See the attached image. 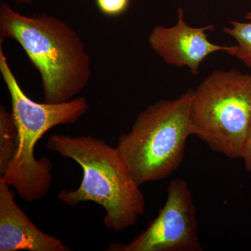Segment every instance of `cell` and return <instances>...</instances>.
<instances>
[{"label":"cell","instance_id":"1","mask_svg":"<svg viewBox=\"0 0 251 251\" xmlns=\"http://www.w3.org/2000/svg\"><path fill=\"white\" fill-rule=\"evenodd\" d=\"M46 148L76 162L83 177L75 191L64 189L59 201L71 206L94 202L105 210L107 228L120 232L135 226L145 211V196L117 148L91 135H51Z\"/></svg>","mask_w":251,"mask_h":251},{"label":"cell","instance_id":"2","mask_svg":"<svg viewBox=\"0 0 251 251\" xmlns=\"http://www.w3.org/2000/svg\"><path fill=\"white\" fill-rule=\"evenodd\" d=\"M6 38L17 41L40 74L45 103L69 101L88 85L90 55L78 34L62 20L23 16L1 1L0 45Z\"/></svg>","mask_w":251,"mask_h":251},{"label":"cell","instance_id":"3","mask_svg":"<svg viewBox=\"0 0 251 251\" xmlns=\"http://www.w3.org/2000/svg\"><path fill=\"white\" fill-rule=\"evenodd\" d=\"M0 72L11 96L12 114L18 129V148L7 171L0 176L27 202L43 199L52 183L49 158L36 159L34 148L48 130L56 126L75 123L90 108L87 99L77 97L62 103H40L25 94L0 47Z\"/></svg>","mask_w":251,"mask_h":251},{"label":"cell","instance_id":"4","mask_svg":"<svg viewBox=\"0 0 251 251\" xmlns=\"http://www.w3.org/2000/svg\"><path fill=\"white\" fill-rule=\"evenodd\" d=\"M193 92L149 105L119 138L117 148L140 186L166 179L181 166L186 142L196 133L190 114Z\"/></svg>","mask_w":251,"mask_h":251},{"label":"cell","instance_id":"5","mask_svg":"<svg viewBox=\"0 0 251 251\" xmlns=\"http://www.w3.org/2000/svg\"><path fill=\"white\" fill-rule=\"evenodd\" d=\"M190 114L198 138L216 152L241 158L251 125V75L214 71L193 90Z\"/></svg>","mask_w":251,"mask_h":251},{"label":"cell","instance_id":"6","mask_svg":"<svg viewBox=\"0 0 251 251\" xmlns=\"http://www.w3.org/2000/svg\"><path fill=\"white\" fill-rule=\"evenodd\" d=\"M168 197L158 216L145 230L126 244H118L123 251H202L198 237L196 207L185 180H172Z\"/></svg>","mask_w":251,"mask_h":251},{"label":"cell","instance_id":"7","mask_svg":"<svg viewBox=\"0 0 251 251\" xmlns=\"http://www.w3.org/2000/svg\"><path fill=\"white\" fill-rule=\"evenodd\" d=\"M213 25L202 27L188 25L182 8L178 10L177 23L173 27L156 26L149 36V44L163 60L175 67H186L194 75L199 74L201 64L209 54L225 51L232 46L216 45L207 39L206 31L214 30Z\"/></svg>","mask_w":251,"mask_h":251},{"label":"cell","instance_id":"8","mask_svg":"<svg viewBox=\"0 0 251 251\" xmlns=\"http://www.w3.org/2000/svg\"><path fill=\"white\" fill-rule=\"evenodd\" d=\"M70 251L71 248L44 233L15 201L9 185L0 179V251Z\"/></svg>","mask_w":251,"mask_h":251},{"label":"cell","instance_id":"9","mask_svg":"<svg viewBox=\"0 0 251 251\" xmlns=\"http://www.w3.org/2000/svg\"><path fill=\"white\" fill-rule=\"evenodd\" d=\"M18 129L12 112L0 107V176L7 171L18 148Z\"/></svg>","mask_w":251,"mask_h":251},{"label":"cell","instance_id":"10","mask_svg":"<svg viewBox=\"0 0 251 251\" xmlns=\"http://www.w3.org/2000/svg\"><path fill=\"white\" fill-rule=\"evenodd\" d=\"M246 18L249 20V22L231 21V27H225L224 31L233 37L237 42V45L232 46L227 53L237 57L251 69V11L248 13Z\"/></svg>","mask_w":251,"mask_h":251},{"label":"cell","instance_id":"11","mask_svg":"<svg viewBox=\"0 0 251 251\" xmlns=\"http://www.w3.org/2000/svg\"><path fill=\"white\" fill-rule=\"evenodd\" d=\"M130 0H95L101 14L109 17H116L125 14L129 7Z\"/></svg>","mask_w":251,"mask_h":251},{"label":"cell","instance_id":"12","mask_svg":"<svg viewBox=\"0 0 251 251\" xmlns=\"http://www.w3.org/2000/svg\"><path fill=\"white\" fill-rule=\"evenodd\" d=\"M241 158L244 161L246 171L251 173V125L249 133H248L247 140L244 143Z\"/></svg>","mask_w":251,"mask_h":251},{"label":"cell","instance_id":"13","mask_svg":"<svg viewBox=\"0 0 251 251\" xmlns=\"http://www.w3.org/2000/svg\"><path fill=\"white\" fill-rule=\"evenodd\" d=\"M16 2L18 3V4H20V3H29L31 2V1H33V0H16Z\"/></svg>","mask_w":251,"mask_h":251}]
</instances>
